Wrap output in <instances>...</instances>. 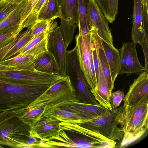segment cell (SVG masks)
I'll return each instance as SVG.
<instances>
[{
    "label": "cell",
    "mask_w": 148,
    "mask_h": 148,
    "mask_svg": "<svg viewBox=\"0 0 148 148\" xmlns=\"http://www.w3.org/2000/svg\"><path fill=\"white\" fill-rule=\"evenodd\" d=\"M8 133L7 131L3 130L2 131L1 133V136L5 138L6 139L8 135Z\"/></svg>",
    "instance_id": "cell-38"
},
{
    "label": "cell",
    "mask_w": 148,
    "mask_h": 148,
    "mask_svg": "<svg viewBox=\"0 0 148 148\" xmlns=\"http://www.w3.org/2000/svg\"><path fill=\"white\" fill-rule=\"evenodd\" d=\"M109 22L112 23L118 12L119 0H96Z\"/></svg>",
    "instance_id": "cell-23"
},
{
    "label": "cell",
    "mask_w": 148,
    "mask_h": 148,
    "mask_svg": "<svg viewBox=\"0 0 148 148\" xmlns=\"http://www.w3.org/2000/svg\"><path fill=\"white\" fill-rule=\"evenodd\" d=\"M36 56L31 55H17L0 62V64L12 66L16 69L25 71L35 70L34 60Z\"/></svg>",
    "instance_id": "cell-19"
},
{
    "label": "cell",
    "mask_w": 148,
    "mask_h": 148,
    "mask_svg": "<svg viewBox=\"0 0 148 148\" xmlns=\"http://www.w3.org/2000/svg\"><path fill=\"white\" fill-rule=\"evenodd\" d=\"M142 12L143 14L148 13V0H141Z\"/></svg>",
    "instance_id": "cell-35"
},
{
    "label": "cell",
    "mask_w": 148,
    "mask_h": 148,
    "mask_svg": "<svg viewBox=\"0 0 148 148\" xmlns=\"http://www.w3.org/2000/svg\"><path fill=\"white\" fill-rule=\"evenodd\" d=\"M31 27L21 32V35L16 42L2 58L1 61L7 60L18 54L33 38Z\"/></svg>",
    "instance_id": "cell-21"
},
{
    "label": "cell",
    "mask_w": 148,
    "mask_h": 148,
    "mask_svg": "<svg viewBox=\"0 0 148 148\" xmlns=\"http://www.w3.org/2000/svg\"><path fill=\"white\" fill-rule=\"evenodd\" d=\"M60 19V26L64 44L67 49L73 39L74 32L78 25L71 21Z\"/></svg>",
    "instance_id": "cell-26"
},
{
    "label": "cell",
    "mask_w": 148,
    "mask_h": 148,
    "mask_svg": "<svg viewBox=\"0 0 148 148\" xmlns=\"http://www.w3.org/2000/svg\"><path fill=\"white\" fill-rule=\"evenodd\" d=\"M54 20H38L30 27L34 36L43 32L48 30Z\"/></svg>",
    "instance_id": "cell-29"
},
{
    "label": "cell",
    "mask_w": 148,
    "mask_h": 148,
    "mask_svg": "<svg viewBox=\"0 0 148 148\" xmlns=\"http://www.w3.org/2000/svg\"><path fill=\"white\" fill-rule=\"evenodd\" d=\"M109 139L100 133L78 123L60 122L57 133L40 140L38 148H106Z\"/></svg>",
    "instance_id": "cell-1"
},
{
    "label": "cell",
    "mask_w": 148,
    "mask_h": 148,
    "mask_svg": "<svg viewBox=\"0 0 148 148\" xmlns=\"http://www.w3.org/2000/svg\"><path fill=\"white\" fill-rule=\"evenodd\" d=\"M102 45L109 66L112 79L114 83L120 69V52L114 45H110L103 41Z\"/></svg>",
    "instance_id": "cell-16"
},
{
    "label": "cell",
    "mask_w": 148,
    "mask_h": 148,
    "mask_svg": "<svg viewBox=\"0 0 148 148\" xmlns=\"http://www.w3.org/2000/svg\"><path fill=\"white\" fill-rule=\"evenodd\" d=\"M148 112H147L121 128L124 133L139 131L145 127H148Z\"/></svg>",
    "instance_id": "cell-27"
},
{
    "label": "cell",
    "mask_w": 148,
    "mask_h": 148,
    "mask_svg": "<svg viewBox=\"0 0 148 148\" xmlns=\"http://www.w3.org/2000/svg\"><path fill=\"white\" fill-rule=\"evenodd\" d=\"M58 4L60 18L71 21L78 25L77 0H58Z\"/></svg>",
    "instance_id": "cell-18"
},
{
    "label": "cell",
    "mask_w": 148,
    "mask_h": 148,
    "mask_svg": "<svg viewBox=\"0 0 148 148\" xmlns=\"http://www.w3.org/2000/svg\"><path fill=\"white\" fill-rule=\"evenodd\" d=\"M19 70L16 69L14 67L9 66L0 64V72Z\"/></svg>",
    "instance_id": "cell-36"
},
{
    "label": "cell",
    "mask_w": 148,
    "mask_h": 148,
    "mask_svg": "<svg viewBox=\"0 0 148 148\" xmlns=\"http://www.w3.org/2000/svg\"><path fill=\"white\" fill-rule=\"evenodd\" d=\"M59 17L58 0H46L38 14L37 20H53Z\"/></svg>",
    "instance_id": "cell-22"
},
{
    "label": "cell",
    "mask_w": 148,
    "mask_h": 148,
    "mask_svg": "<svg viewBox=\"0 0 148 148\" xmlns=\"http://www.w3.org/2000/svg\"><path fill=\"white\" fill-rule=\"evenodd\" d=\"M20 33L12 32L0 34V49L12 41Z\"/></svg>",
    "instance_id": "cell-33"
},
{
    "label": "cell",
    "mask_w": 148,
    "mask_h": 148,
    "mask_svg": "<svg viewBox=\"0 0 148 148\" xmlns=\"http://www.w3.org/2000/svg\"><path fill=\"white\" fill-rule=\"evenodd\" d=\"M148 97L142 98L134 103L124 104L117 109L115 120L121 128L131 122L137 117L148 112Z\"/></svg>",
    "instance_id": "cell-8"
},
{
    "label": "cell",
    "mask_w": 148,
    "mask_h": 148,
    "mask_svg": "<svg viewBox=\"0 0 148 148\" xmlns=\"http://www.w3.org/2000/svg\"><path fill=\"white\" fill-rule=\"evenodd\" d=\"M99 54L102 73L109 89L112 92L114 88V83L112 79L109 66L102 47V42L99 49Z\"/></svg>",
    "instance_id": "cell-25"
},
{
    "label": "cell",
    "mask_w": 148,
    "mask_h": 148,
    "mask_svg": "<svg viewBox=\"0 0 148 148\" xmlns=\"http://www.w3.org/2000/svg\"><path fill=\"white\" fill-rule=\"evenodd\" d=\"M117 109L101 115L91 119L78 123L80 126L101 134L114 141H119L124 133L115 120Z\"/></svg>",
    "instance_id": "cell-4"
},
{
    "label": "cell",
    "mask_w": 148,
    "mask_h": 148,
    "mask_svg": "<svg viewBox=\"0 0 148 148\" xmlns=\"http://www.w3.org/2000/svg\"><path fill=\"white\" fill-rule=\"evenodd\" d=\"M87 18L90 29H95L101 40L113 46V39L109 26V22L96 0H89L87 6Z\"/></svg>",
    "instance_id": "cell-6"
},
{
    "label": "cell",
    "mask_w": 148,
    "mask_h": 148,
    "mask_svg": "<svg viewBox=\"0 0 148 148\" xmlns=\"http://www.w3.org/2000/svg\"><path fill=\"white\" fill-rule=\"evenodd\" d=\"M34 67L35 70L44 73L61 75L54 60L47 51L36 56Z\"/></svg>",
    "instance_id": "cell-17"
},
{
    "label": "cell",
    "mask_w": 148,
    "mask_h": 148,
    "mask_svg": "<svg viewBox=\"0 0 148 148\" xmlns=\"http://www.w3.org/2000/svg\"><path fill=\"white\" fill-rule=\"evenodd\" d=\"M0 78L22 84L36 85L40 83L42 75L36 70H17L0 72Z\"/></svg>",
    "instance_id": "cell-11"
},
{
    "label": "cell",
    "mask_w": 148,
    "mask_h": 148,
    "mask_svg": "<svg viewBox=\"0 0 148 148\" xmlns=\"http://www.w3.org/2000/svg\"><path fill=\"white\" fill-rule=\"evenodd\" d=\"M47 36L26 52L23 55H31L36 56L43 52H47Z\"/></svg>",
    "instance_id": "cell-30"
},
{
    "label": "cell",
    "mask_w": 148,
    "mask_h": 148,
    "mask_svg": "<svg viewBox=\"0 0 148 148\" xmlns=\"http://www.w3.org/2000/svg\"><path fill=\"white\" fill-rule=\"evenodd\" d=\"M131 38L132 41L141 46L144 42L141 0H133Z\"/></svg>",
    "instance_id": "cell-13"
},
{
    "label": "cell",
    "mask_w": 148,
    "mask_h": 148,
    "mask_svg": "<svg viewBox=\"0 0 148 148\" xmlns=\"http://www.w3.org/2000/svg\"><path fill=\"white\" fill-rule=\"evenodd\" d=\"M148 127H146L138 131L134 132L124 133L120 147L124 148L140 138L147 130Z\"/></svg>",
    "instance_id": "cell-28"
},
{
    "label": "cell",
    "mask_w": 148,
    "mask_h": 148,
    "mask_svg": "<svg viewBox=\"0 0 148 148\" xmlns=\"http://www.w3.org/2000/svg\"><path fill=\"white\" fill-rule=\"evenodd\" d=\"M148 72L141 73L134 79L123 99L124 104H129L137 103L142 98L148 97Z\"/></svg>",
    "instance_id": "cell-9"
},
{
    "label": "cell",
    "mask_w": 148,
    "mask_h": 148,
    "mask_svg": "<svg viewBox=\"0 0 148 148\" xmlns=\"http://www.w3.org/2000/svg\"><path fill=\"white\" fill-rule=\"evenodd\" d=\"M39 0H29L26 1L23 8L21 16V22L23 26V23L26 20L32 10Z\"/></svg>",
    "instance_id": "cell-32"
},
{
    "label": "cell",
    "mask_w": 148,
    "mask_h": 148,
    "mask_svg": "<svg viewBox=\"0 0 148 148\" xmlns=\"http://www.w3.org/2000/svg\"><path fill=\"white\" fill-rule=\"evenodd\" d=\"M47 51L56 62L61 75H67V51L60 26L54 21L48 31Z\"/></svg>",
    "instance_id": "cell-3"
},
{
    "label": "cell",
    "mask_w": 148,
    "mask_h": 148,
    "mask_svg": "<svg viewBox=\"0 0 148 148\" xmlns=\"http://www.w3.org/2000/svg\"><path fill=\"white\" fill-rule=\"evenodd\" d=\"M58 107L82 115L86 120L91 119L110 111L100 104L93 105L79 102H67Z\"/></svg>",
    "instance_id": "cell-10"
},
{
    "label": "cell",
    "mask_w": 148,
    "mask_h": 148,
    "mask_svg": "<svg viewBox=\"0 0 148 148\" xmlns=\"http://www.w3.org/2000/svg\"><path fill=\"white\" fill-rule=\"evenodd\" d=\"M136 44L133 41L123 42L120 49V67L119 75H138L146 71L138 58Z\"/></svg>",
    "instance_id": "cell-7"
},
{
    "label": "cell",
    "mask_w": 148,
    "mask_h": 148,
    "mask_svg": "<svg viewBox=\"0 0 148 148\" xmlns=\"http://www.w3.org/2000/svg\"><path fill=\"white\" fill-rule=\"evenodd\" d=\"M90 90L95 99L100 104L109 110H112L110 101L112 92L109 90L106 83L101 64L96 86L94 88Z\"/></svg>",
    "instance_id": "cell-15"
},
{
    "label": "cell",
    "mask_w": 148,
    "mask_h": 148,
    "mask_svg": "<svg viewBox=\"0 0 148 148\" xmlns=\"http://www.w3.org/2000/svg\"><path fill=\"white\" fill-rule=\"evenodd\" d=\"M124 92L123 91L119 90L111 93L110 101L112 110L118 108L124 98Z\"/></svg>",
    "instance_id": "cell-31"
},
{
    "label": "cell",
    "mask_w": 148,
    "mask_h": 148,
    "mask_svg": "<svg viewBox=\"0 0 148 148\" xmlns=\"http://www.w3.org/2000/svg\"><path fill=\"white\" fill-rule=\"evenodd\" d=\"M75 47L79 67L90 90L95 86L91 72L90 63L92 55L91 32L85 35L79 34L75 37Z\"/></svg>",
    "instance_id": "cell-5"
},
{
    "label": "cell",
    "mask_w": 148,
    "mask_h": 148,
    "mask_svg": "<svg viewBox=\"0 0 148 148\" xmlns=\"http://www.w3.org/2000/svg\"><path fill=\"white\" fill-rule=\"evenodd\" d=\"M89 0H77L78 13L79 34L85 35L90 32L87 18V6Z\"/></svg>",
    "instance_id": "cell-24"
},
{
    "label": "cell",
    "mask_w": 148,
    "mask_h": 148,
    "mask_svg": "<svg viewBox=\"0 0 148 148\" xmlns=\"http://www.w3.org/2000/svg\"><path fill=\"white\" fill-rule=\"evenodd\" d=\"M18 5L7 3L0 10V23Z\"/></svg>",
    "instance_id": "cell-34"
},
{
    "label": "cell",
    "mask_w": 148,
    "mask_h": 148,
    "mask_svg": "<svg viewBox=\"0 0 148 148\" xmlns=\"http://www.w3.org/2000/svg\"><path fill=\"white\" fill-rule=\"evenodd\" d=\"M60 122L54 121L40 126L31 127L29 131V136L40 140L49 138L57 133Z\"/></svg>",
    "instance_id": "cell-20"
},
{
    "label": "cell",
    "mask_w": 148,
    "mask_h": 148,
    "mask_svg": "<svg viewBox=\"0 0 148 148\" xmlns=\"http://www.w3.org/2000/svg\"><path fill=\"white\" fill-rule=\"evenodd\" d=\"M71 101L79 102V100L76 95V91L70 77L67 75L51 85L43 93L26 108L28 112L43 107L44 111Z\"/></svg>",
    "instance_id": "cell-2"
},
{
    "label": "cell",
    "mask_w": 148,
    "mask_h": 148,
    "mask_svg": "<svg viewBox=\"0 0 148 148\" xmlns=\"http://www.w3.org/2000/svg\"><path fill=\"white\" fill-rule=\"evenodd\" d=\"M26 1L18 4L3 21L0 23V34L12 32L20 33L23 29L21 22V13Z\"/></svg>",
    "instance_id": "cell-14"
},
{
    "label": "cell",
    "mask_w": 148,
    "mask_h": 148,
    "mask_svg": "<svg viewBox=\"0 0 148 148\" xmlns=\"http://www.w3.org/2000/svg\"><path fill=\"white\" fill-rule=\"evenodd\" d=\"M45 118L56 121L72 123H79L86 120L82 115L60 107H54L43 111L37 119L36 123Z\"/></svg>",
    "instance_id": "cell-12"
},
{
    "label": "cell",
    "mask_w": 148,
    "mask_h": 148,
    "mask_svg": "<svg viewBox=\"0 0 148 148\" xmlns=\"http://www.w3.org/2000/svg\"><path fill=\"white\" fill-rule=\"evenodd\" d=\"M8 3L18 5L26 0H3Z\"/></svg>",
    "instance_id": "cell-37"
}]
</instances>
